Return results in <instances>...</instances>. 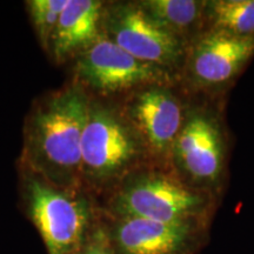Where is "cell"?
<instances>
[{"instance_id":"1","label":"cell","mask_w":254,"mask_h":254,"mask_svg":"<svg viewBox=\"0 0 254 254\" xmlns=\"http://www.w3.org/2000/svg\"><path fill=\"white\" fill-rule=\"evenodd\" d=\"M91 97L78 84L52 92L26 119L21 168L62 189H85L81 140Z\"/></svg>"},{"instance_id":"2","label":"cell","mask_w":254,"mask_h":254,"mask_svg":"<svg viewBox=\"0 0 254 254\" xmlns=\"http://www.w3.org/2000/svg\"><path fill=\"white\" fill-rule=\"evenodd\" d=\"M21 192L49 254H73L84 244L93 214L84 189H62L23 170Z\"/></svg>"},{"instance_id":"3","label":"cell","mask_w":254,"mask_h":254,"mask_svg":"<svg viewBox=\"0 0 254 254\" xmlns=\"http://www.w3.org/2000/svg\"><path fill=\"white\" fill-rule=\"evenodd\" d=\"M142 151L123 113L91 98L81 140L82 186L103 189L125 179Z\"/></svg>"},{"instance_id":"4","label":"cell","mask_w":254,"mask_h":254,"mask_svg":"<svg viewBox=\"0 0 254 254\" xmlns=\"http://www.w3.org/2000/svg\"><path fill=\"white\" fill-rule=\"evenodd\" d=\"M110 205L116 217L196 225L207 212L208 201L204 193L176 178L159 172H139L123 179Z\"/></svg>"},{"instance_id":"5","label":"cell","mask_w":254,"mask_h":254,"mask_svg":"<svg viewBox=\"0 0 254 254\" xmlns=\"http://www.w3.org/2000/svg\"><path fill=\"white\" fill-rule=\"evenodd\" d=\"M75 84L100 95L135 91L150 85H166L167 69L140 62L104 33L75 57Z\"/></svg>"},{"instance_id":"6","label":"cell","mask_w":254,"mask_h":254,"mask_svg":"<svg viewBox=\"0 0 254 254\" xmlns=\"http://www.w3.org/2000/svg\"><path fill=\"white\" fill-rule=\"evenodd\" d=\"M103 33L134 58L167 71L185 52L184 41L159 26L139 2L104 6Z\"/></svg>"},{"instance_id":"7","label":"cell","mask_w":254,"mask_h":254,"mask_svg":"<svg viewBox=\"0 0 254 254\" xmlns=\"http://www.w3.org/2000/svg\"><path fill=\"white\" fill-rule=\"evenodd\" d=\"M123 116L144 150L159 158L172 153L185 122L182 104L166 85H150L133 91Z\"/></svg>"},{"instance_id":"8","label":"cell","mask_w":254,"mask_h":254,"mask_svg":"<svg viewBox=\"0 0 254 254\" xmlns=\"http://www.w3.org/2000/svg\"><path fill=\"white\" fill-rule=\"evenodd\" d=\"M171 154L190 179L214 183L224 164V141L217 123L204 113L190 114L185 118Z\"/></svg>"},{"instance_id":"9","label":"cell","mask_w":254,"mask_h":254,"mask_svg":"<svg viewBox=\"0 0 254 254\" xmlns=\"http://www.w3.org/2000/svg\"><path fill=\"white\" fill-rule=\"evenodd\" d=\"M195 232L196 225L192 224L116 217L109 234L117 254H187Z\"/></svg>"},{"instance_id":"10","label":"cell","mask_w":254,"mask_h":254,"mask_svg":"<svg viewBox=\"0 0 254 254\" xmlns=\"http://www.w3.org/2000/svg\"><path fill=\"white\" fill-rule=\"evenodd\" d=\"M254 55V38H239L208 31L193 47L190 71L201 86L226 84Z\"/></svg>"},{"instance_id":"11","label":"cell","mask_w":254,"mask_h":254,"mask_svg":"<svg viewBox=\"0 0 254 254\" xmlns=\"http://www.w3.org/2000/svg\"><path fill=\"white\" fill-rule=\"evenodd\" d=\"M104 2L68 0L60 15L49 53L58 64L75 58L103 33Z\"/></svg>"},{"instance_id":"12","label":"cell","mask_w":254,"mask_h":254,"mask_svg":"<svg viewBox=\"0 0 254 254\" xmlns=\"http://www.w3.org/2000/svg\"><path fill=\"white\" fill-rule=\"evenodd\" d=\"M139 4L159 26L183 41L205 19L206 1L145 0Z\"/></svg>"},{"instance_id":"13","label":"cell","mask_w":254,"mask_h":254,"mask_svg":"<svg viewBox=\"0 0 254 254\" xmlns=\"http://www.w3.org/2000/svg\"><path fill=\"white\" fill-rule=\"evenodd\" d=\"M211 30L239 38H254V0L206 1Z\"/></svg>"},{"instance_id":"14","label":"cell","mask_w":254,"mask_h":254,"mask_svg":"<svg viewBox=\"0 0 254 254\" xmlns=\"http://www.w3.org/2000/svg\"><path fill=\"white\" fill-rule=\"evenodd\" d=\"M68 0H30L26 2L31 23L43 49L49 52L51 40Z\"/></svg>"},{"instance_id":"15","label":"cell","mask_w":254,"mask_h":254,"mask_svg":"<svg viewBox=\"0 0 254 254\" xmlns=\"http://www.w3.org/2000/svg\"><path fill=\"white\" fill-rule=\"evenodd\" d=\"M73 254H117L111 241L109 231L105 228H94L86 240Z\"/></svg>"}]
</instances>
